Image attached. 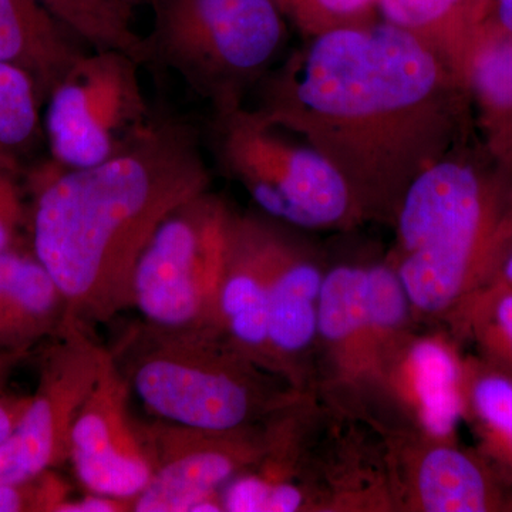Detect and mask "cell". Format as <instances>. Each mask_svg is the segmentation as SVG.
<instances>
[{
    "label": "cell",
    "mask_w": 512,
    "mask_h": 512,
    "mask_svg": "<svg viewBox=\"0 0 512 512\" xmlns=\"http://www.w3.org/2000/svg\"><path fill=\"white\" fill-rule=\"evenodd\" d=\"M77 39L40 0H0V62L28 73L43 99L86 53Z\"/></svg>",
    "instance_id": "cell-16"
},
{
    "label": "cell",
    "mask_w": 512,
    "mask_h": 512,
    "mask_svg": "<svg viewBox=\"0 0 512 512\" xmlns=\"http://www.w3.org/2000/svg\"><path fill=\"white\" fill-rule=\"evenodd\" d=\"M490 284H497L512 289V245L505 252L503 259H501L500 265H498Z\"/></svg>",
    "instance_id": "cell-30"
},
{
    "label": "cell",
    "mask_w": 512,
    "mask_h": 512,
    "mask_svg": "<svg viewBox=\"0 0 512 512\" xmlns=\"http://www.w3.org/2000/svg\"><path fill=\"white\" fill-rule=\"evenodd\" d=\"M487 3H488V0H487ZM488 10V9H487Z\"/></svg>",
    "instance_id": "cell-33"
},
{
    "label": "cell",
    "mask_w": 512,
    "mask_h": 512,
    "mask_svg": "<svg viewBox=\"0 0 512 512\" xmlns=\"http://www.w3.org/2000/svg\"><path fill=\"white\" fill-rule=\"evenodd\" d=\"M28 403L29 397L9 399V397L0 396V444L8 439L9 434L15 429Z\"/></svg>",
    "instance_id": "cell-29"
},
{
    "label": "cell",
    "mask_w": 512,
    "mask_h": 512,
    "mask_svg": "<svg viewBox=\"0 0 512 512\" xmlns=\"http://www.w3.org/2000/svg\"><path fill=\"white\" fill-rule=\"evenodd\" d=\"M28 220L18 175L0 168V254L16 248L20 231Z\"/></svg>",
    "instance_id": "cell-26"
},
{
    "label": "cell",
    "mask_w": 512,
    "mask_h": 512,
    "mask_svg": "<svg viewBox=\"0 0 512 512\" xmlns=\"http://www.w3.org/2000/svg\"><path fill=\"white\" fill-rule=\"evenodd\" d=\"M43 96L28 73L0 62V168L19 175L42 136Z\"/></svg>",
    "instance_id": "cell-22"
},
{
    "label": "cell",
    "mask_w": 512,
    "mask_h": 512,
    "mask_svg": "<svg viewBox=\"0 0 512 512\" xmlns=\"http://www.w3.org/2000/svg\"><path fill=\"white\" fill-rule=\"evenodd\" d=\"M481 35L512 37V0H488L487 18Z\"/></svg>",
    "instance_id": "cell-28"
},
{
    "label": "cell",
    "mask_w": 512,
    "mask_h": 512,
    "mask_svg": "<svg viewBox=\"0 0 512 512\" xmlns=\"http://www.w3.org/2000/svg\"><path fill=\"white\" fill-rule=\"evenodd\" d=\"M133 56L90 50L47 96L45 133L52 161L94 167L126 150L154 117Z\"/></svg>",
    "instance_id": "cell-8"
},
{
    "label": "cell",
    "mask_w": 512,
    "mask_h": 512,
    "mask_svg": "<svg viewBox=\"0 0 512 512\" xmlns=\"http://www.w3.org/2000/svg\"><path fill=\"white\" fill-rule=\"evenodd\" d=\"M128 2L133 3L134 6L141 5V3H147V5H150L151 0H128Z\"/></svg>",
    "instance_id": "cell-32"
},
{
    "label": "cell",
    "mask_w": 512,
    "mask_h": 512,
    "mask_svg": "<svg viewBox=\"0 0 512 512\" xmlns=\"http://www.w3.org/2000/svg\"><path fill=\"white\" fill-rule=\"evenodd\" d=\"M131 511V501L119 498L104 497L89 493L79 500L64 501L57 507L56 512H123Z\"/></svg>",
    "instance_id": "cell-27"
},
{
    "label": "cell",
    "mask_w": 512,
    "mask_h": 512,
    "mask_svg": "<svg viewBox=\"0 0 512 512\" xmlns=\"http://www.w3.org/2000/svg\"><path fill=\"white\" fill-rule=\"evenodd\" d=\"M464 86L481 151L512 177V37L481 35Z\"/></svg>",
    "instance_id": "cell-18"
},
{
    "label": "cell",
    "mask_w": 512,
    "mask_h": 512,
    "mask_svg": "<svg viewBox=\"0 0 512 512\" xmlns=\"http://www.w3.org/2000/svg\"><path fill=\"white\" fill-rule=\"evenodd\" d=\"M208 148L261 214L303 231H349L366 224L348 184L301 137L247 103L212 111Z\"/></svg>",
    "instance_id": "cell-6"
},
{
    "label": "cell",
    "mask_w": 512,
    "mask_h": 512,
    "mask_svg": "<svg viewBox=\"0 0 512 512\" xmlns=\"http://www.w3.org/2000/svg\"><path fill=\"white\" fill-rule=\"evenodd\" d=\"M66 323V303L49 272L19 249L0 254V352L22 355Z\"/></svg>",
    "instance_id": "cell-17"
},
{
    "label": "cell",
    "mask_w": 512,
    "mask_h": 512,
    "mask_svg": "<svg viewBox=\"0 0 512 512\" xmlns=\"http://www.w3.org/2000/svg\"><path fill=\"white\" fill-rule=\"evenodd\" d=\"M130 384L107 350L74 421L69 460L87 493L133 501L156 470L150 427L131 413Z\"/></svg>",
    "instance_id": "cell-12"
},
{
    "label": "cell",
    "mask_w": 512,
    "mask_h": 512,
    "mask_svg": "<svg viewBox=\"0 0 512 512\" xmlns=\"http://www.w3.org/2000/svg\"><path fill=\"white\" fill-rule=\"evenodd\" d=\"M106 352L90 338L89 328L64 323L43 359L35 394L0 444V485L25 483L69 458L74 421L97 382Z\"/></svg>",
    "instance_id": "cell-9"
},
{
    "label": "cell",
    "mask_w": 512,
    "mask_h": 512,
    "mask_svg": "<svg viewBox=\"0 0 512 512\" xmlns=\"http://www.w3.org/2000/svg\"><path fill=\"white\" fill-rule=\"evenodd\" d=\"M303 40L330 30L363 28L379 22V0H274Z\"/></svg>",
    "instance_id": "cell-24"
},
{
    "label": "cell",
    "mask_w": 512,
    "mask_h": 512,
    "mask_svg": "<svg viewBox=\"0 0 512 512\" xmlns=\"http://www.w3.org/2000/svg\"><path fill=\"white\" fill-rule=\"evenodd\" d=\"M210 187L200 134L170 117L94 167L33 171V255L62 293L66 322L90 329L133 306L134 269L154 231Z\"/></svg>",
    "instance_id": "cell-2"
},
{
    "label": "cell",
    "mask_w": 512,
    "mask_h": 512,
    "mask_svg": "<svg viewBox=\"0 0 512 512\" xmlns=\"http://www.w3.org/2000/svg\"><path fill=\"white\" fill-rule=\"evenodd\" d=\"M293 229L269 221L265 286L268 367L298 392L316 393L319 298L328 268L315 249L293 235Z\"/></svg>",
    "instance_id": "cell-14"
},
{
    "label": "cell",
    "mask_w": 512,
    "mask_h": 512,
    "mask_svg": "<svg viewBox=\"0 0 512 512\" xmlns=\"http://www.w3.org/2000/svg\"><path fill=\"white\" fill-rule=\"evenodd\" d=\"M456 340L473 343L484 362L512 375V289L488 284L447 325Z\"/></svg>",
    "instance_id": "cell-23"
},
{
    "label": "cell",
    "mask_w": 512,
    "mask_h": 512,
    "mask_svg": "<svg viewBox=\"0 0 512 512\" xmlns=\"http://www.w3.org/2000/svg\"><path fill=\"white\" fill-rule=\"evenodd\" d=\"M461 420L477 451L512 485V375L476 355H463Z\"/></svg>",
    "instance_id": "cell-20"
},
{
    "label": "cell",
    "mask_w": 512,
    "mask_h": 512,
    "mask_svg": "<svg viewBox=\"0 0 512 512\" xmlns=\"http://www.w3.org/2000/svg\"><path fill=\"white\" fill-rule=\"evenodd\" d=\"M67 29L92 50H119L146 62V42L133 26L128 0H40Z\"/></svg>",
    "instance_id": "cell-21"
},
{
    "label": "cell",
    "mask_w": 512,
    "mask_h": 512,
    "mask_svg": "<svg viewBox=\"0 0 512 512\" xmlns=\"http://www.w3.org/2000/svg\"><path fill=\"white\" fill-rule=\"evenodd\" d=\"M372 372L366 312V265L328 268L320 291L316 394L359 416Z\"/></svg>",
    "instance_id": "cell-15"
},
{
    "label": "cell",
    "mask_w": 512,
    "mask_h": 512,
    "mask_svg": "<svg viewBox=\"0 0 512 512\" xmlns=\"http://www.w3.org/2000/svg\"><path fill=\"white\" fill-rule=\"evenodd\" d=\"M69 500L66 484L52 471L18 484L0 485V512H56Z\"/></svg>",
    "instance_id": "cell-25"
},
{
    "label": "cell",
    "mask_w": 512,
    "mask_h": 512,
    "mask_svg": "<svg viewBox=\"0 0 512 512\" xmlns=\"http://www.w3.org/2000/svg\"><path fill=\"white\" fill-rule=\"evenodd\" d=\"M392 227L386 261L417 322L447 326L512 245V177L460 144L413 181Z\"/></svg>",
    "instance_id": "cell-3"
},
{
    "label": "cell",
    "mask_w": 512,
    "mask_h": 512,
    "mask_svg": "<svg viewBox=\"0 0 512 512\" xmlns=\"http://www.w3.org/2000/svg\"><path fill=\"white\" fill-rule=\"evenodd\" d=\"M15 359H19V355L0 352V387H2V384L8 379L10 369H12Z\"/></svg>",
    "instance_id": "cell-31"
},
{
    "label": "cell",
    "mask_w": 512,
    "mask_h": 512,
    "mask_svg": "<svg viewBox=\"0 0 512 512\" xmlns=\"http://www.w3.org/2000/svg\"><path fill=\"white\" fill-rule=\"evenodd\" d=\"M131 393L165 423L247 429L303 394L239 352L215 328L164 330L143 323L114 355Z\"/></svg>",
    "instance_id": "cell-4"
},
{
    "label": "cell",
    "mask_w": 512,
    "mask_h": 512,
    "mask_svg": "<svg viewBox=\"0 0 512 512\" xmlns=\"http://www.w3.org/2000/svg\"><path fill=\"white\" fill-rule=\"evenodd\" d=\"M146 62L177 74L212 111L244 104L286 40L274 0H151Z\"/></svg>",
    "instance_id": "cell-5"
},
{
    "label": "cell",
    "mask_w": 512,
    "mask_h": 512,
    "mask_svg": "<svg viewBox=\"0 0 512 512\" xmlns=\"http://www.w3.org/2000/svg\"><path fill=\"white\" fill-rule=\"evenodd\" d=\"M278 414L256 426L227 431L191 429L161 420L148 424L156 470L131 501V511H224L222 491L265 456Z\"/></svg>",
    "instance_id": "cell-10"
},
{
    "label": "cell",
    "mask_w": 512,
    "mask_h": 512,
    "mask_svg": "<svg viewBox=\"0 0 512 512\" xmlns=\"http://www.w3.org/2000/svg\"><path fill=\"white\" fill-rule=\"evenodd\" d=\"M461 355L448 333L416 332L384 360L359 416L380 434L457 440L461 421Z\"/></svg>",
    "instance_id": "cell-11"
},
{
    "label": "cell",
    "mask_w": 512,
    "mask_h": 512,
    "mask_svg": "<svg viewBox=\"0 0 512 512\" xmlns=\"http://www.w3.org/2000/svg\"><path fill=\"white\" fill-rule=\"evenodd\" d=\"M380 436L394 510L512 511V485L477 450L419 434Z\"/></svg>",
    "instance_id": "cell-13"
},
{
    "label": "cell",
    "mask_w": 512,
    "mask_h": 512,
    "mask_svg": "<svg viewBox=\"0 0 512 512\" xmlns=\"http://www.w3.org/2000/svg\"><path fill=\"white\" fill-rule=\"evenodd\" d=\"M487 9V0H379L380 19L433 50L463 86Z\"/></svg>",
    "instance_id": "cell-19"
},
{
    "label": "cell",
    "mask_w": 512,
    "mask_h": 512,
    "mask_svg": "<svg viewBox=\"0 0 512 512\" xmlns=\"http://www.w3.org/2000/svg\"><path fill=\"white\" fill-rule=\"evenodd\" d=\"M254 93L262 117L338 171L367 222L392 225L413 181L466 140V87L382 19L303 40Z\"/></svg>",
    "instance_id": "cell-1"
},
{
    "label": "cell",
    "mask_w": 512,
    "mask_h": 512,
    "mask_svg": "<svg viewBox=\"0 0 512 512\" xmlns=\"http://www.w3.org/2000/svg\"><path fill=\"white\" fill-rule=\"evenodd\" d=\"M232 210L211 191L164 218L134 269L133 306L164 330L217 329Z\"/></svg>",
    "instance_id": "cell-7"
}]
</instances>
